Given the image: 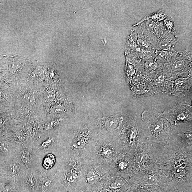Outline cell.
I'll use <instances>...</instances> for the list:
<instances>
[{
  "mask_svg": "<svg viewBox=\"0 0 192 192\" xmlns=\"http://www.w3.org/2000/svg\"><path fill=\"white\" fill-rule=\"evenodd\" d=\"M191 49H187L177 52L176 59L173 63L162 65L164 68L169 71L171 76L174 77L184 76L189 72L191 66Z\"/></svg>",
  "mask_w": 192,
  "mask_h": 192,
  "instance_id": "obj_1",
  "label": "cell"
},
{
  "mask_svg": "<svg viewBox=\"0 0 192 192\" xmlns=\"http://www.w3.org/2000/svg\"><path fill=\"white\" fill-rule=\"evenodd\" d=\"M133 27L131 35L137 45L143 50L157 53L156 38L146 29L143 23Z\"/></svg>",
  "mask_w": 192,
  "mask_h": 192,
  "instance_id": "obj_2",
  "label": "cell"
},
{
  "mask_svg": "<svg viewBox=\"0 0 192 192\" xmlns=\"http://www.w3.org/2000/svg\"><path fill=\"white\" fill-rule=\"evenodd\" d=\"M178 41L177 37L166 29L162 37L157 40V52L174 49L175 46Z\"/></svg>",
  "mask_w": 192,
  "mask_h": 192,
  "instance_id": "obj_3",
  "label": "cell"
},
{
  "mask_svg": "<svg viewBox=\"0 0 192 192\" xmlns=\"http://www.w3.org/2000/svg\"><path fill=\"white\" fill-rule=\"evenodd\" d=\"M160 68L154 59H143L138 64L139 71L150 78L154 77Z\"/></svg>",
  "mask_w": 192,
  "mask_h": 192,
  "instance_id": "obj_4",
  "label": "cell"
},
{
  "mask_svg": "<svg viewBox=\"0 0 192 192\" xmlns=\"http://www.w3.org/2000/svg\"><path fill=\"white\" fill-rule=\"evenodd\" d=\"M146 29L152 34L157 40L161 37L166 30L163 21L156 22L148 20L142 22Z\"/></svg>",
  "mask_w": 192,
  "mask_h": 192,
  "instance_id": "obj_5",
  "label": "cell"
},
{
  "mask_svg": "<svg viewBox=\"0 0 192 192\" xmlns=\"http://www.w3.org/2000/svg\"><path fill=\"white\" fill-rule=\"evenodd\" d=\"M177 52L174 49L164 50L157 52L154 59L159 64L164 65L173 63L176 59Z\"/></svg>",
  "mask_w": 192,
  "mask_h": 192,
  "instance_id": "obj_6",
  "label": "cell"
},
{
  "mask_svg": "<svg viewBox=\"0 0 192 192\" xmlns=\"http://www.w3.org/2000/svg\"><path fill=\"white\" fill-rule=\"evenodd\" d=\"M168 17L166 11L163 10H160L155 12L152 14L147 15L141 20L138 23L133 25V27L138 26L143 22L148 20H151L156 22L163 21L166 18Z\"/></svg>",
  "mask_w": 192,
  "mask_h": 192,
  "instance_id": "obj_7",
  "label": "cell"
},
{
  "mask_svg": "<svg viewBox=\"0 0 192 192\" xmlns=\"http://www.w3.org/2000/svg\"><path fill=\"white\" fill-rule=\"evenodd\" d=\"M21 59L15 58L11 62L9 65V70L12 74H16L19 72L23 66V63Z\"/></svg>",
  "mask_w": 192,
  "mask_h": 192,
  "instance_id": "obj_8",
  "label": "cell"
},
{
  "mask_svg": "<svg viewBox=\"0 0 192 192\" xmlns=\"http://www.w3.org/2000/svg\"><path fill=\"white\" fill-rule=\"evenodd\" d=\"M163 24L168 32L177 37V33L174 26V22L171 17L166 18L163 21Z\"/></svg>",
  "mask_w": 192,
  "mask_h": 192,
  "instance_id": "obj_9",
  "label": "cell"
},
{
  "mask_svg": "<svg viewBox=\"0 0 192 192\" xmlns=\"http://www.w3.org/2000/svg\"><path fill=\"white\" fill-rule=\"evenodd\" d=\"M54 162L55 158L54 155L51 154L47 155L43 160L44 167L46 169H50L54 165Z\"/></svg>",
  "mask_w": 192,
  "mask_h": 192,
  "instance_id": "obj_10",
  "label": "cell"
},
{
  "mask_svg": "<svg viewBox=\"0 0 192 192\" xmlns=\"http://www.w3.org/2000/svg\"><path fill=\"white\" fill-rule=\"evenodd\" d=\"M104 125L107 129H113L116 128L118 125V120L115 118L107 119L104 123Z\"/></svg>",
  "mask_w": 192,
  "mask_h": 192,
  "instance_id": "obj_11",
  "label": "cell"
},
{
  "mask_svg": "<svg viewBox=\"0 0 192 192\" xmlns=\"http://www.w3.org/2000/svg\"><path fill=\"white\" fill-rule=\"evenodd\" d=\"M88 182L90 184H93L96 182L98 179V176L93 171H90L87 176Z\"/></svg>",
  "mask_w": 192,
  "mask_h": 192,
  "instance_id": "obj_12",
  "label": "cell"
},
{
  "mask_svg": "<svg viewBox=\"0 0 192 192\" xmlns=\"http://www.w3.org/2000/svg\"><path fill=\"white\" fill-rule=\"evenodd\" d=\"M175 174L177 178H183L185 175V170L184 167L180 165L177 166L175 170Z\"/></svg>",
  "mask_w": 192,
  "mask_h": 192,
  "instance_id": "obj_13",
  "label": "cell"
},
{
  "mask_svg": "<svg viewBox=\"0 0 192 192\" xmlns=\"http://www.w3.org/2000/svg\"><path fill=\"white\" fill-rule=\"evenodd\" d=\"M127 73L128 76L129 78H132L136 73V68L135 65L129 62L127 65Z\"/></svg>",
  "mask_w": 192,
  "mask_h": 192,
  "instance_id": "obj_14",
  "label": "cell"
},
{
  "mask_svg": "<svg viewBox=\"0 0 192 192\" xmlns=\"http://www.w3.org/2000/svg\"><path fill=\"white\" fill-rule=\"evenodd\" d=\"M146 183L149 185H154L157 184V177L154 175H150L145 179Z\"/></svg>",
  "mask_w": 192,
  "mask_h": 192,
  "instance_id": "obj_15",
  "label": "cell"
},
{
  "mask_svg": "<svg viewBox=\"0 0 192 192\" xmlns=\"http://www.w3.org/2000/svg\"><path fill=\"white\" fill-rule=\"evenodd\" d=\"M125 183L124 181L121 180L115 181L111 184V187L113 189H120L125 185Z\"/></svg>",
  "mask_w": 192,
  "mask_h": 192,
  "instance_id": "obj_16",
  "label": "cell"
},
{
  "mask_svg": "<svg viewBox=\"0 0 192 192\" xmlns=\"http://www.w3.org/2000/svg\"><path fill=\"white\" fill-rule=\"evenodd\" d=\"M85 142L82 138H79L73 143V145L74 148L81 149L85 146Z\"/></svg>",
  "mask_w": 192,
  "mask_h": 192,
  "instance_id": "obj_17",
  "label": "cell"
},
{
  "mask_svg": "<svg viewBox=\"0 0 192 192\" xmlns=\"http://www.w3.org/2000/svg\"><path fill=\"white\" fill-rule=\"evenodd\" d=\"M65 109L63 106L61 105H56L52 108L51 112L53 114H58L63 113L65 112Z\"/></svg>",
  "mask_w": 192,
  "mask_h": 192,
  "instance_id": "obj_18",
  "label": "cell"
},
{
  "mask_svg": "<svg viewBox=\"0 0 192 192\" xmlns=\"http://www.w3.org/2000/svg\"><path fill=\"white\" fill-rule=\"evenodd\" d=\"M44 96L45 99L49 101H52L55 98V95L52 91H45L44 94Z\"/></svg>",
  "mask_w": 192,
  "mask_h": 192,
  "instance_id": "obj_19",
  "label": "cell"
},
{
  "mask_svg": "<svg viewBox=\"0 0 192 192\" xmlns=\"http://www.w3.org/2000/svg\"><path fill=\"white\" fill-rule=\"evenodd\" d=\"M21 159L25 165H27L30 162V157L29 154L25 151H23L21 153Z\"/></svg>",
  "mask_w": 192,
  "mask_h": 192,
  "instance_id": "obj_20",
  "label": "cell"
},
{
  "mask_svg": "<svg viewBox=\"0 0 192 192\" xmlns=\"http://www.w3.org/2000/svg\"><path fill=\"white\" fill-rule=\"evenodd\" d=\"M62 119L61 118L53 120L49 122L47 126V127L49 129H51L55 127L56 125H58L61 122Z\"/></svg>",
  "mask_w": 192,
  "mask_h": 192,
  "instance_id": "obj_21",
  "label": "cell"
},
{
  "mask_svg": "<svg viewBox=\"0 0 192 192\" xmlns=\"http://www.w3.org/2000/svg\"><path fill=\"white\" fill-rule=\"evenodd\" d=\"M78 178V175L75 173L69 174L66 177V179L68 182H73L77 180Z\"/></svg>",
  "mask_w": 192,
  "mask_h": 192,
  "instance_id": "obj_22",
  "label": "cell"
},
{
  "mask_svg": "<svg viewBox=\"0 0 192 192\" xmlns=\"http://www.w3.org/2000/svg\"><path fill=\"white\" fill-rule=\"evenodd\" d=\"M162 125L160 122H158V123L155 124L152 127V130L153 132L155 133L160 132L162 130Z\"/></svg>",
  "mask_w": 192,
  "mask_h": 192,
  "instance_id": "obj_23",
  "label": "cell"
},
{
  "mask_svg": "<svg viewBox=\"0 0 192 192\" xmlns=\"http://www.w3.org/2000/svg\"><path fill=\"white\" fill-rule=\"evenodd\" d=\"M144 155L143 153H139L137 154L136 157V160L137 163L141 164L143 162L144 159Z\"/></svg>",
  "mask_w": 192,
  "mask_h": 192,
  "instance_id": "obj_24",
  "label": "cell"
},
{
  "mask_svg": "<svg viewBox=\"0 0 192 192\" xmlns=\"http://www.w3.org/2000/svg\"><path fill=\"white\" fill-rule=\"evenodd\" d=\"M102 153H103V154L105 156L107 157L110 156L112 153V151L108 148H106V149H104L103 152H102Z\"/></svg>",
  "mask_w": 192,
  "mask_h": 192,
  "instance_id": "obj_25",
  "label": "cell"
},
{
  "mask_svg": "<svg viewBox=\"0 0 192 192\" xmlns=\"http://www.w3.org/2000/svg\"><path fill=\"white\" fill-rule=\"evenodd\" d=\"M52 143V140L50 139H49L45 141V142L43 143L42 144V146L43 147H47L51 143Z\"/></svg>",
  "mask_w": 192,
  "mask_h": 192,
  "instance_id": "obj_26",
  "label": "cell"
},
{
  "mask_svg": "<svg viewBox=\"0 0 192 192\" xmlns=\"http://www.w3.org/2000/svg\"><path fill=\"white\" fill-rule=\"evenodd\" d=\"M136 130L135 129H133L132 130L131 134L130 137V140L134 139L135 138H136Z\"/></svg>",
  "mask_w": 192,
  "mask_h": 192,
  "instance_id": "obj_27",
  "label": "cell"
},
{
  "mask_svg": "<svg viewBox=\"0 0 192 192\" xmlns=\"http://www.w3.org/2000/svg\"><path fill=\"white\" fill-rule=\"evenodd\" d=\"M119 166L120 169L124 170L127 168V164L125 162H121L119 164Z\"/></svg>",
  "mask_w": 192,
  "mask_h": 192,
  "instance_id": "obj_28",
  "label": "cell"
},
{
  "mask_svg": "<svg viewBox=\"0 0 192 192\" xmlns=\"http://www.w3.org/2000/svg\"><path fill=\"white\" fill-rule=\"evenodd\" d=\"M25 99L26 100V101H27V102H29V103H32V101L33 102V100H32V97H31L30 96H29V97H28V96H27L25 98Z\"/></svg>",
  "mask_w": 192,
  "mask_h": 192,
  "instance_id": "obj_29",
  "label": "cell"
},
{
  "mask_svg": "<svg viewBox=\"0 0 192 192\" xmlns=\"http://www.w3.org/2000/svg\"><path fill=\"white\" fill-rule=\"evenodd\" d=\"M51 183V181L50 180H47L45 182V186H49L50 185Z\"/></svg>",
  "mask_w": 192,
  "mask_h": 192,
  "instance_id": "obj_30",
  "label": "cell"
},
{
  "mask_svg": "<svg viewBox=\"0 0 192 192\" xmlns=\"http://www.w3.org/2000/svg\"><path fill=\"white\" fill-rule=\"evenodd\" d=\"M4 166L3 164L2 163L1 161H0V173H1V172L2 171V170L3 169V167H4Z\"/></svg>",
  "mask_w": 192,
  "mask_h": 192,
  "instance_id": "obj_31",
  "label": "cell"
},
{
  "mask_svg": "<svg viewBox=\"0 0 192 192\" xmlns=\"http://www.w3.org/2000/svg\"><path fill=\"white\" fill-rule=\"evenodd\" d=\"M186 137L188 138H191L192 135L191 133H188L185 135Z\"/></svg>",
  "mask_w": 192,
  "mask_h": 192,
  "instance_id": "obj_32",
  "label": "cell"
},
{
  "mask_svg": "<svg viewBox=\"0 0 192 192\" xmlns=\"http://www.w3.org/2000/svg\"><path fill=\"white\" fill-rule=\"evenodd\" d=\"M137 192H147V191L142 189H139Z\"/></svg>",
  "mask_w": 192,
  "mask_h": 192,
  "instance_id": "obj_33",
  "label": "cell"
},
{
  "mask_svg": "<svg viewBox=\"0 0 192 192\" xmlns=\"http://www.w3.org/2000/svg\"><path fill=\"white\" fill-rule=\"evenodd\" d=\"M3 125V121L1 118H0V128L2 127Z\"/></svg>",
  "mask_w": 192,
  "mask_h": 192,
  "instance_id": "obj_34",
  "label": "cell"
}]
</instances>
